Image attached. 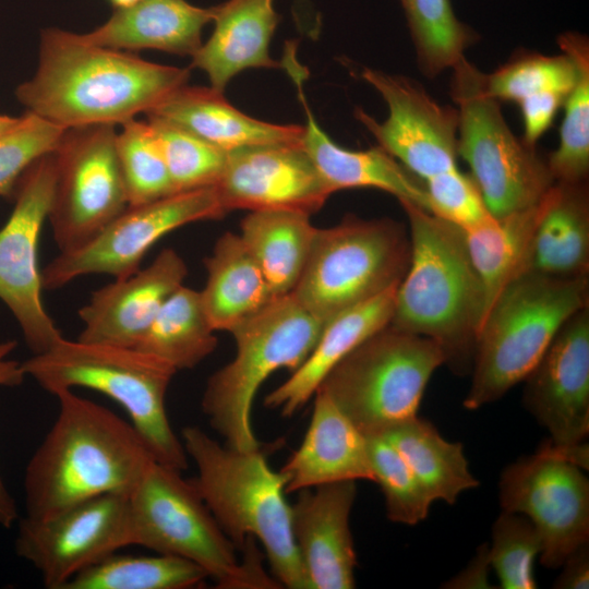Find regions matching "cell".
Listing matches in <instances>:
<instances>
[{"mask_svg": "<svg viewBox=\"0 0 589 589\" xmlns=\"http://www.w3.org/2000/svg\"><path fill=\"white\" fill-rule=\"evenodd\" d=\"M190 69L143 60L86 43L81 34L41 31L38 67L15 91L27 111L63 129L123 124L188 84Z\"/></svg>", "mask_w": 589, "mask_h": 589, "instance_id": "obj_1", "label": "cell"}, {"mask_svg": "<svg viewBox=\"0 0 589 589\" xmlns=\"http://www.w3.org/2000/svg\"><path fill=\"white\" fill-rule=\"evenodd\" d=\"M59 411L24 477L26 516H51L80 502L124 494L153 460L130 421L72 389L55 394Z\"/></svg>", "mask_w": 589, "mask_h": 589, "instance_id": "obj_2", "label": "cell"}, {"mask_svg": "<svg viewBox=\"0 0 589 589\" xmlns=\"http://www.w3.org/2000/svg\"><path fill=\"white\" fill-rule=\"evenodd\" d=\"M399 203L409 221L410 256L389 324L433 339L445 363L464 372L473 362L485 315L484 291L465 232L417 204Z\"/></svg>", "mask_w": 589, "mask_h": 589, "instance_id": "obj_3", "label": "cell"}, {"mask_svg": "<svg viewBox=\"0 0 589 589\" xmlns=\"http://www.w3.org/2000/svg\"><path fill=\"white\" fill-rule=\"evenodd\" d=\"M181 441L197 476L191 479L216 522L242 550L257 539L274 577L290 589H308L291 530V505L285 478L274 471L261 450L221 445L199 426H185Z\"/></svg>", "mask_w": 589, "mask_h": 589, "instance_id": "obj_4", "label": "cell"}, {"mask_svg": "<svg viewBox=\"0 0 589 589\" xmlns=\"http://www.w3.org/2000/svg\"><path fill=\"white\" fill-rule=\"evenodd\" d=\"M25 375L55 395L89 388L119 404L154 458L173 469L188 468L189 457L166 411V394L176 370L132 347L61 338L50 349L21 363Z\"/></svg>", "mask_w": 589, "mask_h": 589, "instance_id": "obj_5", "label": "cell"}, {"mask_svg": "<svg viewBox=\"0 0 589 589\" xmlns=\"http://www.w3.org/2000/svg\"><path fill=\"white\" fill-rule=\"evenodd\" d=\"M588 303V275L564 278L528 271L510 281L478 332L464 406L474 410L496 401L524 381L562 325Z\"/></svg>", "mask_w": 589, "mask_h": 589, "instance_id": "obj_6", "label": "cell"}, {"mask_svg": "<svg viewBox=\"0 0 589 589\" xmlns=\"http://www.w3.org/2000/svg\"><path fill=\"white\" fill-rule=\"evenodd\" d=\"M323 327L288 293L276 297L230 332L236 356L209 376L202 397V410L226 445L239 450L261 447L251 422L259 388L275 371L298 369Z\"/></svg>", "mask_w": 589, "mask_h": 589, "instance_id": "obj_7", "label": "cell"}, {"mask_svg": "<svg viewBox=\"0 0 589 589\" xmlns=\"http://www.w3.org/2000/svg\"><path fill=\"white\" fill-rule=\"evenodd\" d=\"M132 545L189 560L220 588H273L259 553L242 563L191 480L153 460L128 495Z\"/></svg>", "mask_w": 589, "mask_h": 589, "instance_id": "obj_8", "label": "cell"}, {"mask_svg": "<svg viewBox=\"0 0 589 589\" xmlns=\"http://www.w3.org/2000/svg\"><path fill=\"white\" fill-rule=\"evenodd\" d=\"M445 362L436 341L388 324L345 356L316 390L365 437L381 436L418 416L432 374Z\"/></svg>", "mask_w": 589, "mask_h": 589, "instance_id": "obj_9", "label": "cell"}, {"mask_svg": "<svg viewBox=\"0 0 589 589\" xmlns=\"http://www.w3.org/2000/svg\"><path fill=\"white\" fill-rule=\"evenodd\" d=\"M450 70L457 154L469 166L489 211L500 219L534 206L555 182L546 160L513 133L500 101L488 93L486 73L466 57Z\"/></svg>", "mask_w": 589, "mask_h": 589, "instance_id": "obj_10", "label": "cell"}, {"mask_svg": "<svg viewBox=\"0 0 589 589\" xmlns=\"http://www.w3.org/2000/svg\"><path fill=\"white\" fill-rule=\"evenodd\" d=\"M409 256V236L399 223L348 216L336 226L316 229L291 294L325 325L398 286Z\"/></svg>", "mask_w": 589, "mask_h": 589, "instance_id": "obj_11", "label": "cell"}, {"mask_svg": "<svg viewBox=\"0 0 589 589\" xmlns=\"http://www.w3.org/2000/svg\"><path fill=\"white\" fill-rule=\"evenodd\" d=\"M588 445L556 446L507 466L498 482L503 510L527 517L542 541L541 563L555 569L589 542Z\"/></svg>", "mask_w": 589, "mask_h": 589, "instance_id": "obj_12", "label": "cell"}, {"mask_svg": "<svg viewBox=\"0 0 589 589\" xmlns=\"http://www.w3.org/2000/svg\"><path fill=\"white\" fill-rule=\"evenodd\" d=\"M116 136L112 124L68 128L52 151L55 185L47 219L60 252L83 247L128 207Z\"/></svg>", "mask_w": 589, "mask_h": 589, "instance_id": "obj_13", "label": "cell"}, {"mask_svg": "<svg viewBox=\"0 0 589 589\" xmlns=\"http://www.w3.org/2000/svg\"><path fill=\"white\" fill-rule=\"evenodd\" d=\"M226 214L215 187L128 206L86 244L59 252L41 269L43 288L59 289L89 274L128 277L140 269L146 253L164 236L188 224L218 219Z\"/></svg>", "mask_w": 589, "mask_h": 589, "instance_id": "obj_14", "label": "cell"}, {"mask_svg": "<svg viewBox=\"0 0 589 589\" xmlns=\"http://www.w3.org/2000/svg\"><path fill=\"white\" fill-rule=\"evenodd\" d=\"M55 185L52 152L23 172L13 196L14 207L0 229V299L20 325L33 354L50 349L61 332L44 306L38 245L48 218Z\"/></svg>", "mask_w": 589, "mask_h": 589, "instance_id": "obj_15", "label": "cell"}, {"mask_svg": "<svg viewBox=\"0 0 589 589\" xmlns=\"http://www.w3.org/2000/svg\"><path fill=\"white\" fill-rule=\"evenodd\" d=\"M132 545L128 495L105 494L51 516H25L16 553L40 574L48 589H62L77 573Z\"/></svg>", "mask_w": 589, "mask_h": 589, "instance_id": "obj_16", "label": "cell"}, {"mask_svg": "<svg viewBox=\"0 0 589 589\" xmlns=\"http://www.w3.org/2000/svg\"><path fill=\"white\" fill-rule=\"evenodd\" d=\"M361 76L388 108L383 122L360 108L354 110L380 147L422 181L457 168L456 108L438 104L420 83L405 75L363 68Z\"/></svg>", "mask_w": 589, "mask_h": 589, "instance_id": "obj_17", "label": "cell"}, {"mask_svg": "<svg viewBox=\"0 0 589 589\" xmlns=\"http://www.w3.org/2000/svg\"><path fill=\"white\" fill-rule=\"evenodd\" d=\"M215 189L227 213L292 211L311 216L333 194L302 143L228 152Z\"/></svg>", "mask_w": 589, "mask_h": 589, "instance_id": "obj_18", "label": "cell"}, {"mask_svg": "<svg viewBox=\"0 0 589 589\" xmlns=\"http://www.w3.org/2000/svg\"><path fill=\"white\" fill-rule=\"evenodd\" d=\"M526 409L556 446H576L589 433V305L573 314L524 380Z\"/></svg>", "mask_w": 589, "mask_h": 589, "instance_id": "obj_19", "label": "cell"}, {"mask_svg": "<svg viewBox=\"0 0 589 589\" xmlns=\"http://www.w3.org/2000/svg\"><path fill=\"white\" fill-rule=\"evenodd\" d=\"M291 505V530L308 589L356 587L357 554L350 530L356 481L298 491Z\"/></svg>", "mask_w": 589, "mask_h": 589, "instance_id": "obj_20", "label": "cell"}, {"mask_svg": "<svg viewBox=\"0 0 589 589\" xmlns=\"http://www.w3.org/2000/svg\"><path fill=\"white\" fill-rule=\"evenodd\" d=\"M187 274L183 259L165 249L145 268L95 290L77 312L83 323L77 339L134 348Z\"/></svg>", "mask_w": 589, "mask_h": 589, "instance_id": "obj_21", "label": "cell"}, {"mask_svg": "<svg viewBox=\"0 0 589 589\" xmlns=\"http://www.w3.org/2000/svg\"><path fill=\"white\" fill-rule=\"evenodd\" d=\"M286 493L339 481L374 482L368 438L321 390L299 448L279 470Z\"/></svg>", "mask_w": 589, "mask_h": 589, "instance_id": "obj_22", "label": "cell"}, {"mask_svg": "<svg viewBox=\"0 0 589 589\" xmlns=\"http://www.w3.org/2000/svg\"><path fill=\"white\" fill-rule=\"evenodd\" d=\"M284 65L297 85L306 116L302 145L330 191L374 188L394 195L399 202H411L429 211L423 181L382 147L351 151L336 144L318 125L306 103L302 69L290 57Z\"/></svg>", "mask_w": 589, "mask_h": 589, "instance_id": "obj_23", "label": "cell"}, {"mask_svg": "<svg viewBox=\"0 0 589 589\" xmlns=\"http://www.w3.org/2000/svg\"><path fill=\"white\" fill-rule=\"evenodd\" d=\"M146 116L182 128L226 152L257 145L301 144L304 134L303 125L274 124L247 116L228 103L224 92L212 86L185 84Z\"/></svg>", "mask_w": 589, "mask_h": 589, "instance_id": "obj_24", "label": "cell"}, {"mask_svg": "<svg viewBox=\"0 0 589 589\" xmlns=\"http://www.w3.org/2000/svg\"><path fill=\"white\" fill-rule=\"evenodd\" d=\"M215 7L200 8L185 0H139L115 8L94 31L81 34L86 43L116 50L155 49L193 57L202 46V31L213 21Z\"/></svg>", "mask_w": 589, "mask_h": 589, "instance_id": "obj_25", "label": "cell"}, {"mask_svg": "<svg viewBox=\"0 0 589 589\" xmlns=\"http://www.w3.org/2000/svg\"><path fill=\"white\" fill-rule=\"evenodd\" d=\"M214 31L192 57L191 68L204 71L211 86L224 92L243 70L279 68L269 55V43L278 24L273 0H228L216 5Z\"/></svg>", "mask_w": 589, "mask_h": 589, "instance_id": "obj_26", "label": "cell"}, {"mask_svg": "<svg viewBox=\"0 0 589 589\" xmlns=\"http://www.w3.org/2000/svg\"><path fill=\"white\" fill-rule=\"evenodd\" d=\"M396 289L397 286L329 320L306 359L265 397L264 405L279 410L283 417L300 410L345 356L390 323Z\"/></svg>", "mask_w": 589, "mask_h": 589, "instance_id": "obj_27", "label": "cell"}, {"mask_svg": "<svg viewBox=\"0 0 589 589\" xmlns=\"http://www.w3.org/2000/svg\"><path fill=\"white\" fill-rule=\"evenodd\" d=\"M529 271L554 277L589 272V193L587 181L554 182L541 203Z\"/></svg>", "mask_w": 589, "mask_h": 589, "instance_id": "obj_28", "label": "cell"}, {"mask_svg": "<svg viewBox=\"0 0 589 589\" xmlns=\"http://www.w3.org/2000/svg\"><path fill=\"white\" fill-rule=\"evenodd\" d=\"M204 265L206 283L200 294L215 332L230 333L276 298L240 235L223 233Z\"/></svg>", "mask_w": 589, "mask_h": 589, "instance_id": "obj_29", "label": "cell"}, {"mask_svg": "<svg viewBox=\"0 0 589 589\" xmlns=\"http://www.w3.org/2000/svg\"><path fill=\"white\" fill-rule=\"evenodd\" d=\"M316 229L310 215L292 211L251 212L241 221L240 237L275 297L292 292Z\"/></svg>", "mask_w": 589, "mask_h": 589, "instance_id": "obj_30", "label": "cell"}, {"mask_svg": "<svg viewBox=\"0 0 589 589\" xmlns=\"http://www.w3.org/2000/svg\"><path fill=\"white\" fill-rule=\"evenodd\" d=\"M381 436L397 449L432 502L455 504L460 493L479 485L462 444L445 440L431 422L416 416Z\"/></svg>", "mask_w": 589, "mask_h": 589, "instance_id": "obj_31", "label": "cell"}, {"mask_svg": "<svg viewBox=\"0 0 589 589\" xmlns=\"http://www.w3.org/2000/svg\"><path fill=\"white\" fill-rule=\"evenodd\" d=\"M541 203L542 200L528 209L496 218L488 226L465 233L472 265L483 287L485 314L501 291L529 271Z\"/></svg>", "mask_w": 589, "mask_h": 589, "instance_id": "obj_32", "label": "cell"}, {"mask_svg": "<svg viewBox=\"0 0 589 589\" xmlns=\"http://www.w3.org/2000/svg\"><path fill=\"white\" fill-rule=\"evenodd\" d=\"M214 332L200 291L182 285L165 301L134 348L176 371L192 369L216 349Z\"/></svg>", "mask_w": 589, "mask_h": 589, "instance_id": "obj_33", "label": "cell"}, {"mask_svg": "<svg viewBox=\"0 0 589 589\" xmlns=\"http://www.w3.org/2000/svg\"><path fill=\"white\" fill-rule=\"evenodd\" d=\"M577 68V79L564 99L560 143L546 164L555 182H585L589 173V40L578 32L557 38Z\"/></svg>", "mask_w": 589, "mask_h": 589, "instance_id": "obj_34", "label": "cell"}, {"mask_svg": "<svg viewBox=\"0 0 589 589\" xmlns=\"http://www.w3.org/2000/svg\"><path fill=\"white\" fill-rule=\"evenodd\" d=\"M206 578L202 567L182 557L113 553L77 573L62 589H189Z\"/></svg>", "mask_w": 589, "mask_h": 589, "instance_id": "obj_35", "label": "cell"}, {"mask_svg": "<svg viewBox=\"0 0 589 589\" xmlns=\"http://www.w3.org/2000/svg\"><path fill=\"white\" fill-rule=\"evenodd\" d=\"M414 46L418 68L426 77L450 70L478 35L455 14L449 0H400Z\"/></svg>", "mask_w": 589, "mask_h": 589, "instance_id": "obj_36", "label": "cell"}, {"mask_svg": "<svg viewBox=\"0 0 589 589\" xmlns=\"http://www.w3.org/2000/svg\"><path fill=\"white\" fill-rule=\"evenodd\" d=\"M116 151L128 206L177 193L152 127L136 119L121 124Z\"/></svg>", "mask_w": 589, "mask_h": 589, "instance_id": "obj_37", "label": "cell"}, {"mask_svg": "<svg viewBox=\"0 0 589 589\" xmlns=\"http://www.w3.org/2000/svg\"><path fill=\"white\" fill-rule=\"evenodd\" d=\"M147 122L158 141L176 192L215 187L228 152L156 117Z\"/></svg>", "mask_w": 589, "mask_h": 589, "instance_id": "obj_38", "label": "cell"}, {"mask_svg": "<svg viewBox=\"0 0 589 589\" xmlns=\"http://www.w3.org/2000/svg\"><path fill=\"white\" fill-rule=\"evenodd\" d=\"M576 79L577 68L563 52L557 56L522 52L485 74L486 89L493 98L516 104L542 93L566 96Z\"/></svg>", "mask_w": 589, "mask_h": 589, "instance_id": "obj_39", "label": "cell"}, {"mask_svg": "<svg viewBox=\"0 0 589 589\" xmlns=\"http://www.w3.org/2000/svg\"><path fill=\"white\" fill-rule=\"evenodd\" d=\"M366 438L374 482L382 489L388 519L408 526L424 520L432 500L408 464L384 436Z\"/></svg>", "mask_w": 589, "mask_h": 589, "instance_id": "obj_40", "label": "cell"}, {"mask_svg": "<svg viewBox=\"0 0 589 589\" xmlns=\"http://www.w3.org/2000/svg\"><path fill=\"white\" fill-rule=\"evenodd\" d=\"M542 541L533 524L524 515L503 510L492 529L489 546L491 567L503 589H534V561Z\"/></svg>", "mask_w": 589, "mask_h": 589, "instance_id": "obj_41", "label": "cell"}, {"mask_svg": "<svg viewBox=\"0 0 589 589\" xmlns=\"http://www.w3.org/2000/svg\"><path fill=\"white\" fill-rule=\"evenodd\" d=\"M430 213L465 233L496 220L470 175L458 167L423 181Z\"/></svg>", "mask_w": 589, "mask_h": 589, "instance_id": "obj_42", "label": "cell"}, {"mask_svg": "<svg viewBox=\"0 0 589 589\" xmlns=\"http://www.w3.org/2000/svg\"><path fill=\"white\" fill-rule=\"evenodd\" d=\"M64 130L26 111L14 128L0 136V196L13 199L23 172L56 148Z\"/></svg>", "mask_w": 589, "mask_h": 589, "instance_id": "obj_43", "label": "cell"}, {"mask_svg": "<svg viewBox=\"0 0 589 589\" xmlns=\"http://www.w3.org/2000/svg\"><path fill=\"white\" fill-rule=\"evenodd\" d=\"M566 96L558 93H542L525 98L517 104L524 124L522 140L528 145L536 146L539 139L552 125Z\"/></svg>", "mask_w": 589, "mask_h": 589, "instance_id": "obj_44", "label": "cell"}, {"mask_svg": "<svg viewBox=\"0 0 589 589\" xmlns=\"http://www.w3.org/2000/svg\"><path fill=\"white\" fill-rule=\"evenodd\" d=\"M491 567L489 557V545L482 544L476 556L455 577L449 579L444 588L454 589H488L493 588L489 581V570Z\"/></svg>", "mask_w": 589, "mask_h": 589, "instance_id": "obj_45", "label": "cell"}, {"mask_svg": "<svg viewBox=\"0 0 589 589\" xmlns=\"http://www.w3.org/2000/svg\"><path fill=\"white\" fill-rule=\"evenodd\" d=\"M589 542L573 552L562 564V573L554 582L558 589H587L589 587Z\"/></svg>", "mask_w": 589, "mask_h": 589, "instance_id": "obj_46", "label": "cell"}, {"mask_svg": "<svg viewBox=\"0 0 589 589\" xmlns=\"http://www.w3.org/2000/svg\"><path fill=\"white\" fill-rule=\"evenodd\" d=\"M15 340H5L0 342V386H19L25 378L22 364L9 358L16 348Z\"/></svg>", "mask_w": 589, "mask_h": 589, "instance_id": "obj_47", "label": "cell"}, {"mask_svg": "<svg viewBox=\"0 0 589 589\" xmlns=\"http://www.w3.org/2000/svg\"><path fill=\"white\" fill-rule=\"evenodd\" d=\"M17 516L15 500L0 477V526L10 528L15 522Z\"/></svg>", "mask_w": 589, "mask_h": 589, "instance_id": "obj_48", "label": "cell"}, {"mask_svg": "<svg viewBox=\"0 0 589 589\" xmlns=\"http://www.w3.org/2000/svg\"><path fill=\"white\" fill-rule=\"evenodd\" d=\"M20 118L0 115V136L14 128L20 121Z\"/></svg>", "mask_w": 589, "mask_h": 589, "instance_id": "obj_49", "label": "cell"}, {"mask_svg": "<svg viewBox=\"0 0 589 589\" xmlns=\"http://www.w3.org/2000/svg\"><path fill=\"white\" fill-rule=\"evenodd\" d=\"M113 8H123V7H128V5H131L135 2H137L139 0H108Z\"/></svg>", "mask_w": 589, "mask_h": 589, "instance_id": "obj_50", "label": "cell"}]
</instances>
